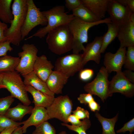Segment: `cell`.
Wrapping results in <instances>:
<instances>
[{"label": "cell", "mask_w": 134, "mask_h": 134, "mask_svg": "<svg viewBox=\"0 0 134 134\" xmlns=\"http://www.w3.org/2000/svg\"><path fill=\"white\" fill-rule=\"evenodd\" d=\"M12 8L13 18L5 32V40L18 46L22 40L21 31L27 13V0H14Z\"/></svg>", "instance_id": "6da1fadb"}, {"label": "cell", "mask_w": 134, "mask_h": 134, "mask_svg": "<svg viewBox=\"0 0 134 134\" xmlns=\"http://www.w3.org/2000/svg\"><path fill=\"white\" fill-rule=\"evenodd\" d=\"M108 23H112L109 17L96 22L89 23L84 22L74 17L68 24L72 35L73 53L78 54L82 51L84 50L85 47L83 44L88 42V32L90 28L100 24Z\"/></svg>", "instance_id": "7a4b0ae2"}, {"label": "cell", "mask_w": 134, "mask_h": 134, "mask_svg": "<svg viewBox=\"0 0 134 134\" xmlns=\"http://www.w3.org/2000/svg\"><path fill=\"white\" fill-rule=\"evenodd\" d=\"M72 39L67 24L60 26L49 32L46 42L52 52L60 55L72 50Z\"/></svg>", "instance_id": "3957f363"}, {"label": "cell", "mask_w": 134, "mask_h": 134, "mask_svg": "<svg viewBox=\"0 0 134 134\" xmlns=\"http://www.w3.org/2000/svg\"><path fill=\"white\" fill-rule=\"evenodd\" d=\"M42 13L46 18L47 24L45 27L40 28L35 33L25 39L34 37L40 38L44 37L50 32L61 26L68 24L74 18L72 14H68L65 12L64 6L57 5Z\"/></svg>", "instance_id": "277c9868"}, {"label": "cell", "mask_w": 134, "mask_h": 134, "mask_svg": "<svg viewBox=\"0 0 134 134\" xmlns=\"http://www.w3.org/2000/svg\"><path fill=\"white\" fill-rule=\"evenodd\" d=\"M3 84L13 98L18 99L23 104L29 106L31 102L28 97L24 81L16 71L0 73Z\"/></svg>", "instance_id": "5b68a950"}, {"label": "cell", "mask_w": 134, "mask_h": 134, "mask_svg": "<svg viewBox=\"0 0 134 134\" xmlns=\"http://www.w3.org/2000/svg\"><path fill=\"white\" fill-rule=\"evenodd\" d=\"M109 73L104 67H102L94 79L85 85L84 87L85 91L92 95L98 96L104 102L109 97Z\"/></svg>", "instance_id": "8992f818"}, {"label": "cell", "mask_w": 134, "mask_h": 134, "mask_svg": "<svg viewBox=\"0 0 134 134\" xmlns=\"http://www.w3.org/2000/svg\"><path fill=\"white\" fill-rule=\"evenodd\" d=\"M82 54H72L59 57L55 62L54 70L68 78L83 69Z\"/></svg>", "instance_id": "52a82bcc"}, {"label": "cell", "mask_w": 134, "mask_h": 134, "mask_svg": "<svg viewBox=\"0 0 134 134\" xmlns=\"http://www.w3.org/2000/svg\"><path fill=\"white\" fill-rule=\"evenodd\" d=\"M73 107L72 100L66 95L55 98L52 103L46 109L50 119L56 118L67 124V118L71 114Z\"/></svg>", "instance_id": "ba28073f"}, {"label": "cell", "mask_w": 134, "mask_h": 134, "mask_svg": "<svg viewBox=\"0 0 134 134\" xmlns=\"http://www.w3.org/2000/svg\"><path fill=\"white\" fill-rule=\"evenodd\" d=\"M27 10L25 20L21 31L22 40L34 28L38 25H47L46 18L37 8L33 0H27Z\"/></svg>", "instance_id": "9c48e42d"}, {"label": "cell", "mask_w": 134, "mask_h": 134, "mask_svg": "<svg viewBox=\"0 0 134 134\" xmlns=\"http://www.w3.org/2000/svg\"><path fill=\"white\" fill-rule=\"evenodd\" d=\"M22 51L18 53L20 61L15 70L22 76L33 71L38 49L34 44L25 43L22 47Z\"/></svg>", "instance_id": "30bf717a"}, {"label": "cell", "mask_w": 134, "mask_h": 134, "mask_svg": "<svg viewBox=\"0 0 134 134\" xmlns=\"http://www.w3.org/2000/svg\"><path fill=\"white\" fill-rule=\"evenodd\" d=\"M107 12L111 22L119 28L129 21L134 14L128 6L123 5L116 0H110Z\"/></svg>", "instance_id": "8fae6325"}, {"label": "cell", "mask_w": 134, "mask_h": 134, "mask_svg": "<svg viewBox=\"0 0 134 134\" xmlns=\"http://www.w3.org/2000/svg\"><path fill=\"white\" fill-rule=\"evenodd\" d=\"M119 93L128 98H132L134 95V84L128 80L121 71L116 72L109 81V97L113 93Z\"/></svg>", "instance_id": "7c38bea8"}, {"label": "cell", "mask_w": 134, "mask_h": 134, "mask_svg": "<svg viewBox=\"0 0 134 134\" xmlns=\"http://www.w3.org/2000/svg\"><path fill=\"white\" fill-rule=\"evenodd\" d=\"M126 51V48L120 47L114 54L110 52L105 54L103 64L109 73L112 71H122L125 62Z\"/></svg>", "instance_id": "4fadbf2b"}, {"label": "cell", "mask_w": 134, "mask_h": 134, "mask_svg": "<svg viewBox=\"0 0 134 134\" xmlns=\"http://www.w3.org/2000/svg\"><path fill=\"white\" fill-rule=\"evenodd\" d=\"M102 36H96L91 42L86 45L82 54L83 64L85 65L89 61H93L97 64L100 62Z\"/></svg>", "instance_id": "5bb4252c"}, {"label": "cell", "mask_w": 134, "mask_h": 134, "mask_svg": "<svg viewBox=\"0 0 134 134\" xmlns=\"http://www.w3.org/2000/svg\"><path fill=\"white\" fill-rule=\"evenodd\" d=\"M117 37L122 48L134 46V14L130 20L119 28Z\"/></svg>", "instance_id": "9a60e30c"}, {"label": "cell", "mask_w": 134, "mask_h": 134, "mask_svg": "<svg viewBox=\"0 0 134 134\" xmlns=\"http://www.w3.org/2000/svg\"><path fill=\"white\" fill-rule=\"evenodd\" d=\"M31 114L28 119L22 122L23 125L22 127L23 133L26 132L27 129L29 127L32 126L36 127L50 119L46 109L43 107L34 106Z\"/></svg>", "instance_id": "2e32d148"}, {"label": "cell", "mask_w": 134, "mask_h": 134, "mask_svg": "<svg viewBox=\"0 0 134 134\" xmlns=\"http://www.w3.org/2000/svg\"><path fill=\"white\" fill-rule=\"evenodd\" d=\"M54 68L51 61L48 60L46 56L42 55L37 56L34 64L33 71L37 76L46 82Z\"/></svg>", "instance_id": "e0dca14e"}, {"label": "cell", "mask_w": 134, "mask_h": 134, "mask_svg": "<svg viewBox=\"0 0 134 134\" xmlns=\"http://www.w3.org/2000/svg\"><path fill=\"white\" fill-rule=\"evenodd\" d=\"M68 78L61 72L52 71L46 83L50 91L54 94H62V89L67 82Z\"/></svg>", "instance_id": "ac0fdd59"}, {"label": "cell", "mask_w": 134, "mask_h": 134, "mask_svg": "<svg viewBox=\"0 0 134 134\" xmlns=\"http://www.w3.org/2000/svg\"><path fill=\"white\" fill-rule=\"evenodd\" d=\"M110 0H81L82 4L97 17H105L108 3Z\"/></svg>", "instance_id": "d6986e66"}, {"label": "cell", "mask_w": 134, "mask_h": 134, "mask_svg": "<svg viewBox=\"0 0 134 134\" xmlns=\"http://www.w3.org/2000/svg\"><path fill=\"white\" fill-rule=\"evenodd\" d=\"M27 92L30 93L33 98L32 101L34 106H41L47 108L52 103L54 96L47 94L37 90L30 86H26Z\"/></svg>", "instance_id": "ffe728a7"}, {"label": "cell", "mask_w": 134, "mask_h": 134, "mask_svg": "<svg viewBox=\"0 0 134 134\" xmlns=\"http://www.w3.org/2000/svg\"><path fill=\"white\" fill-rule=\"evenodd\" d=\"M23 76L25 86H31L47 94L54 96L55 94L50 91L46 82L38 77L33 71Z\"/></svg>", "instance_id": "44dd1931"}, {"label": "cell", "mask_w": 134, "mask_h": 134, "mask_svg": "<svg viewBox=\"0 0 134 134\" xmlns=\"http://www.w3.org/2000/svg\"><path fill=\"white\" fill-rule=\"evenodd\" d=\"M33 108L19 103L16 106L9 108L4 115L15 121H21L26 114L31 113Z\"/></svg>", "instance_id": "7402d4cb"}, {"label": "cell", "mask_w": 134, "mask_h": 134, "mask_svg": "<svg viewBox=\"0 0 134 134\" xmlns=\"http://www.w3.org/2000/svg\"><path fill=\"white\" fill-rule=\"evenodd\" d=\"M72 14L81 20L87 23H92L102 19L96 16L89 9L82 4L73 10Z\"/></svg>", "instance_id": "603a6c76"}, {"label": "cell", "mask_w": 134, "mask_h": 134, "mask_svg": "<svg viewBox=\"0 0 134 134\" xmlns=\"http://www.w3.org/2000/svg\"><path fill=\"white\" fill-rule=\"evenodd\" d=\"M108 30L107 32L102 36V43L100 50L101 53H103L108 45L117 37L119 28L112 23H106Z\"/></svg>", "instance_id": "cb8c5ba5"}, {"label": "cell", "mask_w": 134, "mask_h": 134, "mask_svg": "<svg viewBox=\"0 0 134 134\" xmlns=\"http://www.w3.org/2000/svg\"><path fill=\"white\" fill-rule=\"evenodd\" d=\"M20 58L7 55L0 57V73L13 71L18 65Z\"/></svg>", "instance_id": "d4e9b609"}, {"label": "cell", "mask_w": 134, "mask_h": 134, "mask_svg": "<svg viewBox=\"0 0 134 134\" xmlns=\"http://www.w3.org/2000/svg\"><path fill=\"white\" fill-rule=\"evenodd\" d=\"M95 115L102 126L103 132L102 134H116L114 128L118 120V113L115 117L111 119L107 118L102 117L98 111L95 112Z\"/></svg>", "instance_id": "484cf974"}, {"label": "cell", "mask_w": 134, "mask_h": 134, "mask_svg": "<svg viewBox=\"0 0 134 134\" xmlns=\"http://www.w3.org/2000/svg\"><path fill=\"white\" fill-rule=\"evenodd\" d=\"M12 0H0V20L5 23L10 24L13 16L10 7Z\"/></svg>", "instance_id": "4316f807"}, {"label": "cell", "mask_w": 134, "mask_h": 134, "mask_svg": "<svg viewBox=\"0 0 134 134\" xmlns=\"http://www.w3.org/2000/svg\"><path fill=\"white\" fill-rule=\"evenodd\" d=\"M35 127L32 134H56L55 129L47 121Z\"/></svg>", "instance_id": "83f0119b"}, {"label": "cell", "mask_w": 134, "mask_h": 134, "mask_svg": "<svg viewBox=\"0 0 134 134\" xmlns=\"http://www.w3.org/2000/svg\"><path fill=\"white\" fill-rule=\"evenodd\" d=\"M126 51L124 67L127 69L134 71V46L128 47Z\"/></svg>", "instance_id": "f1b7e54d"}, {"label": "cell", "mask_w": 134, "mask_h": 134, "mask_svg": "<svg viewBox=\"0 0 134 134\" xmlns=\"http://www.w3.org/2000/svg\"><path fill=\"white\" fill-rule=\"evenodd\" d=\"M22 122H17L6 116L0 115V132L5 129L13 127H18Z\"/></svg>", "instance_id": "f546056e"}, {"label": "cell", "mask_w": 134, "mask_h": 134, "mask_svg": "<svg viewBox=\"0 0 134 134\" xmlns=\"http://www.w3.org/2000/svg\"><path fill=\"white\" fill-rule=\"evenodd\" d=\"M14 100L11 95L0 98V115H5Z\"/></svg>", "instance_id": "4dcf8cb0"}, {"label": "cell", "mask_w": 134, "mask_h": 134, "mask_svg": "<svg viewBox=\"0 0 134 134\" xmlns=\"http://www.w3.org/2000/svg\"><path fill=\"white\" fill-rule=\"evenodd\" d=\"M68 123H70L72 125L76 126H88L90 127L91 124L89 119L86 118L81 121L75 115L71 114L67 119Z\"/></svg>", "instance_id": "1f68e13d"}, {"label": "cell", "mask_w": 134, "mask_h": 134, "mask_svg": "<svg viewBox=\"0 0 134 134\" xmlns=\"http://www.w3.org/2000/svg\"><path fill=\"white\" fill-rule=\"evenodd\" d=\"M79 72V79L84 82L90 80L93 77L94 73L92 69L88 68L83 69Z\"/></svg>", "instance_id": "d6a6232c"}, {"label": "cell", "mask_w": 134, "mask_h": 134, "mask_svg": "<svg viewBox=\"0 0 134 134\" xmlns=\"http://www.w3.org/2000/svg\"><path fill=\"white\" fill-rule=\"evenodd\" d=\"M62 125L66 127L70 130L76 132L78 134H87L86 131L90 127L86 126H76L62 123Z\"/></svg>", "instance_id": "836d02e7"}, {"label": "cell", "mask_w": 134, "mask_h": 134, "mask_svg": "<svg viewBox=\"0 0 134 134\" xmlns=\"http://www.w3.org/2000/svg\"><path fill=\"white\" fill-rule=\"evenodd\" d=\"M72 112L73 114L80 120L89 118L90 113L88 111L80 107H77L75 110Z\"/></svg>", "instance_id": "e575fe53"}, {"label": "cell", "mask_w": 134, "mask_h": 134, "mask_svg": "<svg viewBox=\"0 0 134 134\" xmlns=\"http://www.w3.org/2000/svg\"><path fill=\"white\" fill-rule=\"evenodd\" d=\"M10 43L8 41L0 42V57L7 55L8 52H10L13 49L10 45Z\"/></svg>", "instance_id": "d590c367"}, {"label": "cell", "mask_w": 134, "mask_h": 134, "mask_svg": "<svg viewBox=\"0 0 134 134\" xmlns=\"http://www.w3.org/2000/svg\"><path fill=\"white\" fill-rule=\"evenodd\" d=\"M134 131V118H133L127 122L120 129L116 131L117 133H125L128 131L132 133Z\"/></svg>", "instance_id": "8d00e7d4"}, {"label": "cell", "mask_w": 134, "mask_h": 134, "mask_svg": "<svg viewBox=\"0 0 134 134\" xmlns=\"http://www.w3.org/2000/svg\"><path fill=\"white\" fill-rule=\"evenodd\" d=\"M77 100L81 103L84 104L85 105L94 100L92 95L88 93L80 94L77 98Z\"/></svg>", "instance_id": "74e56055"}, {"label": "cell", "mask_w": 134, "mask_h": 134, "mask_svg": "<svg viewBox=\"0 0 134 134\" xmlns=\"http://www.w3.org/2000/svg\"><path fill=\"white\" fill-rule=\"evenodd\" d=\"M65 6L69 11H72L81 4L80 0H66Z\"/></svg>", "instance_id": "f35d334b"}, {"label": "cell", "mask_w": 134, "mask_h": 134, "mask_svg": "<svg viewBox=\"0 0 134 134\" xmlns=\"http://www.w3.org/2000/svg\"><path fill=\"white\" fill-rule=\"evenodd\" d=\"M8 28L6 24L2 22L0 20V42L6 41L5 33Z\"/></svg>", "instance_id": "ab89813d"}, {"label": "cell", "mask_w": 134, "mask_h": 134, "mask_svg": "<svg viewBox=\"0 0 134 134\" xmlns=\"http://www.w3.org/2000/svg\"><path fill=\"white\" fill-rule=\"evenodd\" d=\"M122 5L128 6L131 11L134 13V0H116Z\"/></svg>", "instance_id": "60d3db41"}, {"label": "cell", "mask_w": 134, "mask_h": 134, "mask_svg": "<svg viewBox=\"0 0 134 134\" xmlns=\"http://www.w3.org/2000/svg\"><path fill=\"white\" fill-rule=\"evenodd\" d=\"M88 106L91 111L93 112L99 111L100 110V106L99 104L94 100L88 104Z\"/></svg>", "instance_id": "b9f144b4"}, {"label": "cell", "mask_w": 134, "mask_h": 134, "mask_svg": "<svg viewBox=\"0 0 134 134\" xmlns=\"http://www.w3.org/2000/svg\"><path fill=\"white\" fill-rule=\"evenodd\" d=\"M122 72L128 80L132 83H134V72L133 71L126 69Z\"/></svg>", "instance_id": "7bdbcfd3"}, {"label": "cell", "mask_w": 134, "mask_h": 134, "mask_svg": "<svg viewBox=\"0 0 134 134\" xmlns=\"http://www.w3.org/2000/svg\"><path fill=\"white\" fill-rule=\"evenodd\" d=\"M18 127H13L7 128L0 132V134H11Z\"/></svg>", "instance_id": "ee69618b"}, {"label": "cell", "mask_w": 134, "mask_h": 134, "mask_svg": "<svg viewBox=\"0 0 134 134\" xmlns=\"http://www.w3.org/2000/svg\"><path fill=\"white\" fill-rule=\"evenodd\" d=\"M23 133L22 127L20 126L17 128L11 134H23Z\"/></svg>", "instance_id": "f6af8a7d"}, {"label": "cell", "mask_w": 134, "mask_h": 134, "mask_svg": "<svg viewBox=\"0 0 134 134\" xmlns=\"http://www.w3.org/2000/svg\"><path fill=\"white\" fill-rule=\"evenodd\" d=\"M2 88L6 89V87L2 83V76L0 74V89Z\"/></svg>", "instance_id": "bcb514c9"}, {"label": "cell", "mask_w": 134, "mask_h": 134, "mask_svg": "<svg viewBox=\"0 0 134 134\" xmlns=\"http://www.w3.org/2000/svg\"><path fill=\"white\" fill-rule=\"evenodd\" d=\"M58 134H69L67 133L65 131H62Z\"/></svg>", "instance_id": "7dc6e473"}, {"label": "cell", "mask_w": 134, "mask_h": 134, "mask_svg": "<svg viewBox=\"0 0 134 134\" xmlns=\"http://www.w3.org/2000/svg\"><path fill=\"white\" fill-rule=\"evenodd\" d=\"M129 134H132V133H130Z\"/></svg>", "instance_id": "c3c4849f"}]
</instances>
